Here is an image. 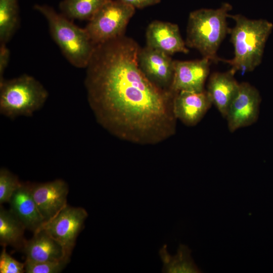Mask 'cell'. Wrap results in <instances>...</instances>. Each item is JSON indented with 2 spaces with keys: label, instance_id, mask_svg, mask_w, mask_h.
Listing matches in <instances>:
<instances>
[{
  "label": "cell",
  "instance_id": "6da1fadb",
  "mask_svg": "<svg viewBox=\"0 0 273 273\" xmlns=\"http://www.w3.org/2000/svg\"><path fill=\"white\" fill-rule=\"evenodd\" d=\"M124 35L96 46L84 85L97 121L122 140L142 145L162 143L176 132L175 94L151 82L140 69V49Z\"/></svg>",
  "mask_w": 273,
  "mask_h": 273
},
{
  "label": "cell",
  "instance_id": "7a4b0ae2",
  "mask_svg": "<svg viewBox=\"0 0 273 273\" xmlns=\"http://www.w3.org/2000/svg\"><path fill=\"white\" fill-rule=\"evenodd\" d=\"M235 21L230 28L231 41L234 48V57L230 60H223L231 66L235 73L254 70L261 63L266 41L270 34L273 24L265 19H250L237 14L229 15Z\"/></svg>",
  "mask_w": 273,
  "mask_h": 273
},
{
  "label": "cell",
  "instance_id": "3957f363",
  "mask_svg": "<svg viewBox=\"0 0 273 273\" xmlns=\"http://www.w3.org/2000/svg\"><path fill=\"white\" fill-rule=\"evenodd\" d=\"M232 9L230 4L224 3L218 9H200L191 12L187 28V47L197 50L210 61H222L217 52L229 32L226 19Z\"/></svg>",
  "mask_w": 273,
  "mask_h": 273
},
{
  "label": "cell",
  "instance_id": "277c9868",
  "mask_svg": "<svg viewBox=\"0 0 273 273\" xmlns=\"http://www.w3.org/2000/svg\"><path fill=\"white\" fill-rule=\"evenodd\" d=\"M34 9L46 19L52 37L67 60L75 67L86 68L96 45L85 29L77 26L48 5L37 4Z\"/></svg>",
  "mask_w": 273,
  "mask_h": 273
},
{
  "label": "cell",
  "instance_id": "5b68a950",
  "mask_svg": "<svg viewBox=\"0 0 273 273\" xmlns=\"http://www.w3.org/2000/svg\"><path fill=\"white\" fill-rule=\"evenodd\" d=\"M49 93L34 77L25 74L0 82V113L11 119L30 117L42 107Z\"/></svg>",
  "mask_w": 273,
  "mask_h": 273
},
{
  "label": "cell",
  "instance_id": "8992f818",
  "mask_svg": "<svg viewBox=\"0 0 273 273\" xmlns=\"http://www.w3.org/2000/svg\"><path fill=\"white\" fill-rule=\"evenodd\" d=\"M135 10L118 0H107L84 28L96 46L106 42L124 35Z\"/></svg>",
  "mask_w": 273,
  "mask_h": 273
},
{
  "label": "cell",
  "instance_id": "52a82bcc",
  "mask_svg": "<svg viewBox=\"0 0 273 273\" xmlns=\"http://www.w3.org/2000/svg\"><path fill=\"white\" fill-rule=\"evenodd\" d=\"M87 216L85 209L67 205L53 219L45 222L41 228L61 243L70 256Z\"/></svg>",
  "mask_w": 273,
  "mask_h": 273
},
{
  "label": "cell",
  "instance_id": "ba28073f",
  "mask_svg": "<svg viewBox=\"0 0 273 273\" xmlns=\"http://www.w3.org/2000/svg\"><path fill=\"white\" fill-rule=\"evenodd\" d=\"M261 100L256 88L248 82L239 83L238 92L225 116L231 132L251 125L257 121Z\"/></svg>",
  "mask_w": 273,
  "mask_h": 273
},
{
  "label": "cell",
  "instance_id": "9c48e42d",
  "mask_svg": "<svg viewBox=\"0 0 273 273\" xmlns=\"http://www.w3.org/2000/svg\"><path fill=\"white\" fill-rule=\"evenodd\" d=\"M138 64L147 78L159 88L170 90L174 73V61L169 55L148 46L140 48Z\"/></svg>",
  "mask_w": 273,
  "mask_h": 273
},
{
  "label": "cell",
  "instance_id": "30bf717a",
  "mask_svg": "<svg viewBox=\"0 0 273 273\" xmlns=\"http://www.w3.org/2000/svg\"><path fill=\"white\" fill-rule=\"evenodd\" d=\"M68 186L63 179L32 184L31 193L45 222L53 219L67 205Z\"/></svg>",
  "mask_w": 273,
  "mask_h": 273
},
{
  "label": "cell",
  "instance_id": "8fae6325",
  "mask_svg": "<svg viewBox=\"0 0 273 273\" xmlns=\"http://www.w3.org/2000/svg\"><path fill=\"white\" fill-rule=\"evenodd\" d=\"M210 60L203 58L193 61H174V73L170 90L201 92L209 71Z\"/></svg>",
  "mask_w": 273,
  "mask_h": 273
},
{
  "label": "cell",
  "instance_id": "7c38bea8",
  "mask_svg": "<svg viewBox=\"0 0 273 273\" xmlns=\"http://www.w3.org/2000/svg\"><path fill=\"white\" fill-rule=\"evenodd\" d=\"M146 37L147 46L168 55L189 52L176 24L154 20L148 26Z\"/></svg>",
  "mask_w": 273,
  "mask_h": 273
},
{
  "label": "cell",
  "instance_id": "4fadbf2b",
  "mask_svg": "<svg viewBox=\"0 0 273 273\" xmlns=\"http://www.w3.org/2000/svg\"><path fill=\"white\" fill-rule=\"evenodd\" d=\"M212 105L206 90L201 92L181 91L173 99V112L176 119L193 126L202 119Z\"/></svg>",
  "mask_w": 273,
  "mask_h": 273
},
{
  "label": "cell",
  "instance_id": "5bb4252c",
  "mask_svg": "<svg viewBox=\"0 0 273 273\" xmlns=\"http://www.w3.org/2000/svg\"><path fill=\"white\" fill-rule=\"evenodd\" d=\"M31 186L29 183H21L9 203L10 209L26 229L34 233L42 227L45 221L32 197Z\"/></svg>",
  "mask_w": 273,
  "mask_h": 273
},
{
  "label": "cell",
  "instance_id": "9a60e30c",
  "mask_svg": "<svg viewBox=\"0 0 273 273\" xmlns=\"http://www.w3.org/2000/svg\"><path fill=\"white\" fill-rule=\"evenodd\" d=\"M27 260L35 262L58 261L70 258L64 247L41 228L26 240L23 247Z\"/></svg>",
  "mask_w": 273,
  "mask_h": 273
},
{
  "label": "cell",
  "instance_id": "2e32d148",
  "mask_svg": "<svg viewBox=\"0 0 273 273\" xmlns=\"http://www.w3.org/2000/svg\"><path fill=\"white\" fill-rule=\"evenodd\" d=\"M231 70L225 72H215L210 76L207 92L212 104L221 115L225 117L229 107L237 94L239 83Z\"/></svg>",
  "mask_w": 273,
  "mask_h": 273
},
{
  "label": "cell",
  "instance_id": "e0dca14e",
  "mask_svg": "<svg viewBox=\"0 0 273 273\" xmlns=\"http://www.w3.org/2000/svg\"><path fill=\"white\" fill-rule=\"evenodd\" d=\"M164 244L159 251V256L163 265L162 272L164 273H199L201 270L195 263L191 250L185 244H180L177 253L170 255Z\"/></svg>",
  "mask_w": 273,
  "mask_h": 273
},
{
  "label": "cell",
  "instance_id": "ac0fdd59",
  "mask_svg": "<svg viewBox=\"0 0 273 273\" xmlns=\"http://www.w3.org/2000/svg\"><path fill=\"white\" fill-rule=\"evenodd\" d=\"M24 225L11 210L0 208V243L3 247L11 245L23 248L26 240Z\"/></svg>",
  "mask_w": 273,
  "mask_h": 273
},
{
  "label": "cell",
  "instance_id": "d6986e66",
  "mask_svg": "<svg viewBox=\"0 0 273 273\" xmlns=\"http://www.w3.org/2000/svg\"><path fill=\"white\" fill-rule=\"evenodd\" d=\"M19 25L18 0H0V44H7Z\"/></svg>",
  "mask_w": 273,
  "mask_h": 273
},
{
  "label": "cell",
  "instance_id": "ffe728a7",
  "mask_svg": "<svg viewBox=\"0 0 273 273\" xmlns=\"http://www.w3.org/2000/svg\"><path fill=\"white\" fill-rule=\"evenodd\" d=\"M107 0H63L60 13L70 20H89Z\"/></svg>",
  "mask_w": 273,
  "mask_h": 273
},
{
  "label": "cell",
  "instance_id": "44dd1931",
  "mask_svg": "<svg viewBox=\"0 0 273 273\" xmlns=\"http://www.w3.org/2000/svg\"><path fill=\"white\" fill-rule=\"evenodd\" d=\"M18 177L6 168L0 169V204L9 203L20 185Z\"/></svg>",
  "mask_w": 273,
  "mask_h": 273
},
{
  "label": "cell",
  "instance_id": "7402d4cb",
  "mask_svg": "<svg viewBox=\"0 0 273 273\" xmlns=\"http://www.w3.org/2000/svg\"><path fill=\"white\" fill-rule=\"evenodd\" d=\"M70 258L58 261L35 262L26 259L25 272L27 273L60 272L69 262Z\"/></svg>",
  "mask_w": 273,
  "mask_h": 273
},
{
  "label": "cell",
  "instance_id": "603a6c76",
  "mask_svg": "<svg viewBox=\"0 0 273 273\" xmlns=\"http://www.w3.org/2000/svg\"><path fill=\"white\" fill-rule=\"evenodd\" d=\"M25 272V263H21L12 257L7 252L6 247L0 255L1 273H23Z\"/></svg>",
  "mask_w": 273,
  "mask_h": 273
},
{
  "label": "cell",
  "instance_id": "cb8c5ba5",
  "mask_svg": "<svg viewBox=\"0 0 273 273\" xmlns=\"http://www.w3.org/2000/svg\"><path fill=\"white\" fill-rule=\"evenodd\" d=\"M10 59V51L7 44L1 43L0 45V82L4 78V72L8 67Z\"/></svg>",
  "mask_w": 273,
  "mask_h": 273
},
{
  "label": "cell",
  "instance_id": "d4e9b609",
  "mask_svg": "<svg viewBox=\"0 0 273 273\" xmlns=\"http://www.w3.org/2000/svg\"><path fill=\"white\" fill-rule=\"evenodd\" d=\"M134 9H143L160 3L161 0H118Z\"/></svg>",
  "mask_w": 273,
  "mask_h": 273
}]
</instances>
